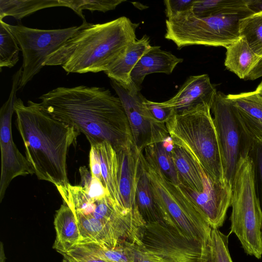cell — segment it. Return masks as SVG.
<instances>
[{"label": "cell", "instance_id": "obj_1", "mask_svg": "<svg viewBox=\"0 0 262 262\" xmlns=\"http://www.w3.org/2000/svg\"><path fill=\"white\" fill-rule=\"evenodd\" d=\"M38 99L48 114L83 134L91 145L107 141L118 151L133 141L122 104L108 89L60 86Z\"/></svg>", "mask_w": 262, "mask_h": 262}, {"label": "cell", "instance_id": "obj_2", "mask_svg": "<svg viewBox=\"0 0 262 262\" xmlns=\"http://www.w3.org/2000/svg\"><path fill=\"white\" fill-rule=\"evenodd\" d=\"M14 109L26 158L37 178L56 188L68 184L67 155L80 133L53 117L39 103L29 100L25 105L17 98Z\"/></svg>", "mask_w": 262, "mask_h": 262}, {"label": "cell", "instance_id": "obj_3", "mask_svg": "<svg viewBox=\"0 0 262 262\" xmlns=\"http://www.w3.org/2000/svg\"><path fill=\"white\" fill-rule=\"evenodd\" d=\"M81 28L50 55L46 66H60L68 73L105 72L136 39L139 24L121 16L103 24L83 20Z\"/></svg>", "mask_w": 262, "mask_h": 262}, {"label": "cell", "instance_id": "obj_4", "mask_svg": "<svg viewBox=\"0 0 262 262\" xmlns=\"http://www.w3.org/2000/svg\"><path fill=\"white\" fill-rule=\"evenodd\" d=\"M165 125L173 144L186 150L207 174L214 181L228 182L209 105L200 104L175 113Z\"/></svg>", "mask_w": 262, "mask_h": 262}, {"label": "cell", "instance_id": "obj_5", "mask_svg": "<svg viewBox=\"0 0 262 262\" xmlns=\"http://www.w3.org/2000/svg\"><path fill=\"white\" fill-rule=\"evenodd\" d=\"M154 197L163 222L186 238L206 245L212 228L190 198L141 152Z\"/></svg>", "mask_w": 262, "mask_h": 262}, {"label": "cell", "instance_id": "obj_6", "mask_svg": "<svg viewBox=\"0 0 262 262\" xmlns=\"http://www.w3.org/2000/svg\"><path fill=\"white\" fill-rule=\"evenodd\" d=\"M231 232L247 254L262 256V212L255 187L252 161L248 155L239 160L231 184Z\"/></svg>", "mask_w": 262, "mask_h": 262}, {"label": "cell", "instance_id": "obj_7", "mask_svg": "<svg viewBox=\"0 0 262 262\" xmlns=\"http://www.w3.org/2000/svg\"><path fill=\"white\" fill-rule=\"evenodd\" d=\"M253 14L248 8L206 17H198L191 11L166 20L165 38L179 49L192 45L227 46L240 37L239 23Z\"/></svg>", "mask_w": 262, "mask_h": 262}, {"label": "cell", "instance_id": "obj_8", "mask_svg": "<svg viewBox=\"0 0 262 262\" xmlns=\"http://www.w3.org/2000/svg\"><path fill=\"white\" fill-rule=\"evenodd\" d=\"M220 145L225 177L232 184L241 157L248 153L249 129L237 108L225 95L217 92L211 107Z\"/></svg>", "mask_w": 262, "mask_h": 262}, {"label": "cell", "instance_id": "obj_9", "mask_svg": "<svg viewBox=\"0 0 262 262\" xmlns=\"http://www.w3.org/2000/svg\"><path fill=\"white\" fill-rule=\"evenodd\" d=\"M23 55L22 75L18 90L23 89L45 66L49 56L61 47L82 27L39 29L8 24Z\"/></svg>", "mask_w": 262, "mask_h": 262}, {"label": "cell", "instance_id": "obj_10", "mask_svg": "<svg viewBox=\"0 0 262 262\" xmlns=\"http://www.w3.org/2000/svg\"><path fill=\"white\" fill-rule=\"evenodd\" d=\"M140 240L141 249L154 262H202L206 246L185 237L164 223L146 224Z\"/></svg>", "mask_w": 262, "mask_h": 262}, {"label": "cell", "instance_id": "obj_11", "mask_svg": "<svg viewBox=\"0 0 262 262\" xmlns=\"http://www.w3.org/2000/svg\"><path fill=\"white\" fill-rule=\"evenodd\" d=\"M22 67L12 76L11 91L7 101L0 110V146L1 151V174L0 202L3 200L11 181L18 176L34 174V170L15 144L12 133V118L14 103L17 99L22 75Z\"/></svg>", "mask_w": 262, "mask_h": 262}, {"label": "cell", "instance_id": "obj_12", "mask_svg": "<svg viewBox=\"0 0 262 262\" xmlns=\"http://www.w3.org/2000/svg\"><path fill=\"white\" fill-rule=\"evenodd\" d=\"M111 84L122 104L133 142L140 152L152 143L162 142L169 135L165 124L157 121L148 112L140 90L134 86L127 88L112 79Z\"/></svg>", "mask_w": 262, "mask_h": 262}, {"label": "cell", "instance_id": "obj_13", "mask_svg": "<svg viewBox=\"0 0 262 262\" xmlns=\"http://www.w3.org/2000/svg\"><path fill=\"white\" fill-rule=\"evenodd\" d=\"M179 186L197 206L212 228L219 229L223 226L230 206L231 184L216 181L208 177L202 192Z\"/></svg>", "mask_w": 262, "mask_h": 262}, {"label": "cell", "instance_id": "obj_14", "mask_svg": "<svg viewBox=\"0 0 262 262\" xmlns=\"http://www.w3.org/2000/svg\"><path fill=\"white\" fill-rule=\"evenodd\" d=\"M117 152L118 161V188L121 208L139 214L136 191L140 164V154L133 141Z\"/></svg>", "mask_w": 262, "mask_h": 262}, {"label": "cell", "instance_id": "obj_15", "mask_svg": "<svg viewBox=\"0 0 262 262\" xmlns=\"http://www.w3.org/2000/svg\"><path fill=\"white\" fill-rule=\"evenodd\" d=\"M217 92L207 74L191 76L173 97L160 103L172 108L175 113L202 104L211 107Z\"/></svg>", "mask_w": 262, "mask_h": 262}, {"label": "cell", "instance_id": "obj_16", "mask_svg": "<svg viewBox=\"0 0 262 262\" xmlns=\"http://www.w3.org/2000/svg\"><path fill=\"white\" fill-rule=\"evenodd\" d=\"M183 61L182 58L162 50L160 46H151L131 72L132 85L140 91L141 84L147 75L155 73L170 74L177 64Z\"/></svg>", "mask_w": 262, "mask_h": 262}, {"label": "cell", "instance_id": "obj_17", "mask_svg": "<svg viewBox=\"0 0 262 262\" xmlns=\"http://www.w3.org/2000/svg\"><path fill=\"white\" fill-rule=\"evenodd\" d=\"M171 154L179 185L198 192H203L209 176L183 148L174 145Z\"/></svg>", "mask_w": 262, "mask_h": 262}, {"label": "cell", "instance_id": "obj_18", "mask_svg": "<svg viewBox=\"0 0 262 262\" xmlns=\"http://www.w3.org/2000/svg\"><path fill=\"white\" fill-rule=\"evenodd\" d=\"M151 46L150 39L146 35L136 40L128 47L124 55L115 62L104 73L111 79L124 86L129 88L132 83L130 74L137 62L146 53Z\"/></svg>", "mask_w": 262, "mask_h": 262}, {"label": "cell", "instance_id": "obj_19", "mask_svg": "<svg viewBox=\"0 0 262 262\" xmlns=\"http://www.w3.org/2000/svg\"><path fill=\"white\" fill-rule=\"evenodd\" d=\"M54 225L56 235L53 248L61 254L80 242L81 235L75 215L64 203L56 211Z\"/></svg>", "mask_w": 262, "mask_h": 262}, {"label": "cell", "instance_id": "obj_20", "mask_svg": "<svg viewBox=\"0 0 262 262\" xmlns=\"http://www.w3.org/2000/svg\"><path fill=\"white\" fill-rule=\"evenodd\" d=\"M91 146L95 148L97 154L102 181L109 192L111 199L117 207L123 210L120 204L118 179L119 165L116 151L107 141Z\"/></svg>", "mask_w": 262, "mask_h": 262}, {"label": "cell", "instance_id": "obj_21", "mask_svg": "<svg viewBox=\"0 0 262 262\" xmlns=\"http://www.w3.org/2000/svg\"><path fill=\"white\" fill-rule=\"evenodd\" d=\"M226 49L224 65L240 79L246 80L261 59L243 37L227 46Z\"/></svg>", "mask_w": 262, "mask_h": 262}, {"label": "cell", "instance_id": "obj_22", "mask_svg": "<svg viewBox=\"0 0 262 262\" xmlns=\"http://www.w3.org/2000/svg\"><path fill=\"white\" fill-rule=\"evenodd\" d=\"M77 245L109 262H142L148 258L139 245L127 240L120 242L113 248L95 243H81Z\"/></svg>", "mask_w": 262, "mask_h": 262}, {"label": "cell", "instance_id": "obj_23", "mask_svg": "<svg viewBox=\"0 0 262 262\" xmlns=\"http://www.w3.org/2000/svg\"><path fill=\"white\" fill-rule=\"evenodd\" d=\"M136 199L138 211L145 224L157 222L164 223L155 202L141 157Z\"/></svg>", "mask_w": 262, "mask_h": 262}, {"label": "cell", "instance_id": "obj_24", "mask_svg": "<svg viewBox=\"0 0 262 262\" xmlns=\"http://www.w3.org/2000/svg\"><path fill=\"white\" fill-rule=\"evenodd\" d=\"M63 7L62 0H0V20L6 16L21 19L39 10Z\"/></svg>", "mask_w": 262, "mask_h": 262}, {"label": "cell", "instance_id": "obj_25", "mask_svg": "<svg viewBox=\"0 0 262 262\" xmlns=\"http://www.w3.org/2000/svg\"><path fill=\"white\" fill-rule=\"evenodd\" d=\"M247 0H195L192 13L198 17H206L248 8Z\"/></svg>", "mask_w": 262, "mask_h": 262}, {"label": "cell", "instance_id": "obj_26", "mask_svg": "<svg viewBox=\"0 0 262 262\" xmlns=\"http://www.w3.org/2000/svg\"><path fill=\"white\" fill-rule=\"evenodd\" d=\"M228 236L217 228H212L202 262H233L228 248Z\"/></svg>", "mask_w": 262, "mask_h": 262}, {"label": "cell", "instance_id": "obj_27", "mask_svg": "<svg viewBox=\"0 0 262 262\" xmlns=\"http://www.w3.org/2000/svg\"><path fill=\"white\" fill-rule=\"evenodd\" d=\"M241 37L262 58V12L253 13L241 19L239 23Z\"/></svg>", "mask_w": 262, "mask_h": 262}, {"label": "cell", "instance_id": "obj_28", "mask_svg": "<svg viewBox=\"0 0 262 262\" xmlns=\"http://www.w3.org/2000/svg\"><path fill=\"white\" fill-rule=\"evenodd\" d=\"M20 50L8 24L0 20V68L13 67L19 60Z\"/></svg>", "mask_w": 262, "mask_h": 262}, {"label": "cell", "instance_id": "obj_29", "mask_svg": "<svg viewBox=\"0 0 262 262\" xmlns=\"http://www.w3.org/2000/svg\"><path fill=\"white\" fill-rule=\"evenodd\" d=\"M143 151L144 155L155 162L169 180L177 185H179L171 154L166 150L162 142H156L147 146Z\"/></svg>", "mask_w": 262, "mask_h": 262}, {"label": "cell", "instance_id": "obj_30", "mask_svg": "<svg viewBox=\"0 0 262 262\" xmlns=\"http://www.w3.org/2000/svg\"><path fill=\"white\" fill-rule=\"evenodd\" d=\"M227 96L238 111L262 122V97L255 91Z\"/></svg>", "mask_w": 262, "mask_h": 262}, {"label": "cell", "instance_id": "obj_31", "mask_svg": "<svg viewBox=\"0 0 262 262\" xmlns=\"http://www.w3.org/2000/svg\"><path fill=\"white\" fill-rule=\"evenodd\" d=\"M247 154L252 161L255 190L262 212V137L250 130Z\"/></svg>", "mask_w": 262, "mask_h": 262}, {"label": "cell", "instance_id": "obj_32", "mask_svg": "<svg viewBox=\"0 0 262 262\" xmlns=\"http://www.w3.org/2000/svg\"><path fill=\"white\" fill-rule=\"evenodd\" d=\"M63 7L74 11L82 20H85L83 11L106 12L114 10L118 5L126 2L125 0H62Z\"/></svg>", "mask_w": 262, "mask_h": 262}, {"label": "cell", "instance_id": "obj_33", "mask_svg": "<svg viewBox=\"0 0 262 262\" xmlns=\"http://www.w3.org/2000/svg\"><path fill=\"white\" fill-rule=\"evenodd\" d=\"M195 0H165V14L168 19L191 11Z\"/></svg>", "mask_w": 262, "mask_h": 262}, {"label": "cell", "instance_id": "obj_34", "mask_svg": "<svg viewBox=\"0 0 262 262\" xmlns=\"http://www.w3.org/2000/svg\"><path fill=\"white\" fill-rule=\"evenodd\" d=\"M144 103L152 117L158 122L164 124L175 114L174 110L162 105L160 102L144 99Z\"/></svg>", "mask_w": 262, "mask_h": 262}, {"label": "cell", "instance_id": "obj_35", "mask_svg": "<svg viewBox=\"0 0 262 262\" xmlns=\"http://www.w3.org/2000/svg\"><path fill=\"white\" fill-rule=\"evenodd\" d=\"M61 255L63 259L68 262H109L91 254L77 245Z\"/></svg>", "mask_w": 262, "mask_h": 262}, {"label": "cell", "instance_id": "obj_36", "mask_svg": "<svg viewBox=\"0 0 262 262\" xmlns=\"http://www.w3.org/2000/svg\"><path fill=\"white\" fill-rule=\"evenodd\" d=\"M84 189L94 201L102 199L106 196H110L109 192L102 182L95 177L92 176L90 185Z\"/></svg>", "mask_w": 262, "mask_h": 262}, {"label": "cell", "instance_id": "obj_37", "mask_svg": "<svg viewBox=\"0 0 262 262\" xmlns=\"http://www.w3.org/2000/svg\"><path fill=\"white\" fill-rule=\"evenodd\" d=\"M238 112L242 119L249 130L252 134L262 137V122L242 113L239 111Z\"/></svg>", "mask_w": 262, "mask_h": 262}, {"label": "cell", "instance_id": "obj_38", "mask_svg": "<svg viewBox=\"0 0 262 262\" xmlns=\"http://www.w3.org/2000/svg\"><path fill=\"white\" fill-rule=\"evenodd\" d=\"M90 167L92 176L96 177L103 183L99 158L95 148L92 146H91L90 151Z\"/></svg>", "mask_w": 262, "mask_h": 262}, {"label": "cell", "instance_id": "obj_39", "mask_svg": "<svg viewBox=\"0 0 262 262\" xmlns=\"http://www.w3.org/2000/svg\"><path fill=\"white\" fill-rule=\"evenodd\" d=\"M262 77V58L246 80H254Z\"/></svg>", "mask_w": 262, "mask_h": 262}, {"label": "cell", "instance_id": "obj_40", "mask_svg": "<svg viewBox=\"0 0 262 262\" xmlns=\"http://www.w3.org/2000/svg\"><path fill=\"white\" fill-rule=\"evenodd\" d=\"M247 5L253 13L262 12L261 0H247Z\"/></svg>", "mask_w": 262, "mask_h": 262}, {"label": "cell", "instance_id": "obj_41", "mask_svg": "<svg viewBox=\"0 0 262 262\" xmlns=\"http://www.w3.org/2000/svg\"><path fill=\"white\" fill-rule=\"evenodd\" d=\"M255 91L259 95L262 97V81L257 85Z\"/></svg>", "mask_w": 262, "mask_h": 262}, {"label": "cell", "instance_id": "obj_42", "mask_svg": "<svg viewBox=\"0 0 262 262\" xmlns=\"http://www.w3.org/2000/svg\"><path fill=\"white\" fill-rule=\"evenodd\" d=\"M62 262H68V261H67V260H66L65 259H63Z\"/></svg>", "mask_w": 262, "mask_h": 262}]
</instances>
